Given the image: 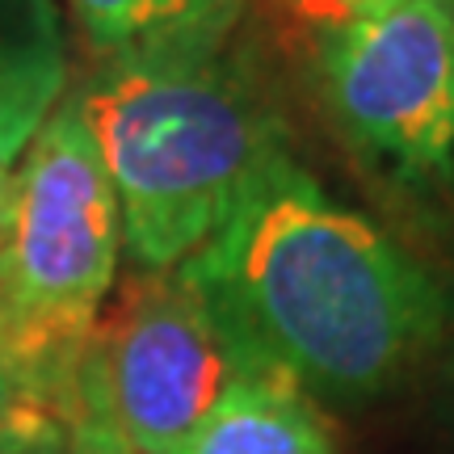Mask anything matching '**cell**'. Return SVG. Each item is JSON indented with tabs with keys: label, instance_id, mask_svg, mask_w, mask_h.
I'll return each mask as SVG.
<instances>
[{
	"label": "cell",
	"instance_id": "14",
	"mask_svg": "<svg viewBox=\"0 0 454 454\" xmlns=\"http://www.w3.org/2000/svg\"><path fill=\"white\" fill-rule=\"evenodd\" d=\"M4 442H9V438H0V446H4Z\"/></svg>",
	"mask_w": 454,
	"mask_h": 454
},
{
	"label": "cell",
	"instance_id": "11",
	"mask_svg": "<svg viewBox=\"0 0 454 454\" xmlns=\"http://www.w3.org/2000/svg\"><path fill=\"white\" fill-rule=\"evenodd\" d=\"M64 454H135L118 442H106V438H84V434H72V450Z\"/></svg>",
	"mask_w": 454,
	"mask_h": 454
},
{
	"label": "cell",
	"instance_id": "2",
	"mask_svg": "<svg viewBox=\"0 0 454 454\" xmlns=\"http://www.w3.org/2000/svg\"><path fill=\"white\" fill-rule=\"evenodd\" d=\"M227 38L106 59L76 93L139 270L185 265L282 156L274 106Z\"/></svg>",
	"mask_w": 454,
	"mask_h": 454
},
{
	"label": "cell",
	"instance_id": "6",
	"mask_svg": "<svg viewBox=\"0 0 454 454\" xmlns=\"http://www.w3.org/2000/svg\"><path fill=\"white\" fill-rule=\"evenodd\" d=\"M67 98L64 38L47 0H0V160H17Z\"/></svg>",
	"mask_w": 454,
	"mask_h": 454
},
{
	"label": "cell",
	"instance_id": "3",
	"mask_svg": "<svg viewBox=\"0 0 454 454\" xmlns=\"http://www.w3.org/2000/svg\"><path fill=\"white\" fill-rule=\"evenodd\" d=\"M0 253V349L13 395L64 400L122 257V211L67 93L21 152Z\"/></svg>",
	"mask_w": 454,
	"mask_h": 454
},
{
	"label": "cell",
	"instance_id": "1",
	"mask_svg": "<svg viewBox=\"0 0 454 454\" xmlns=\"http://www.w3.org/2000/svg\"><path fill=\"white\" fill-rule=\"evenodd\" d=\"M261 366L333 400L391 387L446 325V294L282 152L181 265Z\"/></svg>",
	"mask_w": 454,
	"mask_h": 454
},
{
	"label": "cell",
	"instance_id": "12",
	"mask_svg": "<svg viewBox=\"0 0 454 454\" xmlns=\"http://www.w3.org/2000/svg\"><path fill=\"white\" fill-rule=\"evenodd\" d=\"M0 454H38V450H30V446H9V442H4V446H0Z\"/></svg>",
	"mask_w": 454,
	"mask_h": 454
},
{
	"label": "cell",
	"instance_id": "9",
	"mask_svg": "<svg viewBox=\"0 0 454 454\" xmlns=\"http://www.w3.org/2000/svg\"><path fill=\"white\" fill-rule=\"evenodd\" d=\"M282 4H286L294 17L316 21V26L325 30V26H333V21H340V17L357 13V9H366V4H374V0H282Z\"/></svg>",
	"mask_w": 454,
	"mask_h": 454
},
{
	"label": "cell",
	"instance_id": "7",
	"mask_svg": "<svg viewBox=\"0 0 454 454\" xmlns=\"http://www.w3.org/2000/svg\"><path fill=\"white\" fill-rule=\"evenodd\" d=\"M177 454H337V446L308 391L265 371L244 379Z\"/></svg>",
	"mask_w": 454,
	"mask_h": 454
},
{
	"label": "cell",
	"instance_id": "13",
	"mask_svg": "<svg viewBox=\"0 0 454 454\" xmlns=\"http://www.w3.org/2000/svg\"><path fill=\"white\" fill-rule=\"evenodd\" d=\"M9 391V379H4V349H0V395Z\"/></svg>",
	"mask_w": 454,
	"mask_h": 454
},
{
	"label": "cell",
	"instance_id": "4",
	"mask_svg": "<svg viewBox=\"0 0 454 454\" xmlns=\"http://www.w3.org/2000/svg\"><path fill=\"white\" fill-rule=\"evenodd\" d=\"M185 270H139L98 311L67 412L72 434L177 454L244 379L265 374Z\"/></svg>",
	"mask_w": 454,
	"mask_h": 454
},
{
	"label": "cell",
	"instance_id": "10",
	"mask_svg": "<svg viewBox=\"0 0 454 454\" xmlns=\"http://www.w3.org/2000/svg\"><path fill=\"white\" fill-rule=\"evenodd\" d=\"M9 223H13V168L0 160V253L9 240Z\"/></svg>",
	"mask_w": 454,
	"mask_h": 454
},
{
	"label": "cell",
	"instance_id": "8",
	"mask_svg": "<svg viewBox=\"0 0 454 454\" xmlns=\"http://www.w3.org/2000/svg\"><path fill=\"white\" fill-rule=\"evenodd\" d=\"M89 47L106 59L227 38L240 0H72Z\"/></svg>",
	"mask_w": 454,
	"mask_h": 454
},
{
	"label": "cell",
	"instance_id": "5",
	"mask_svg": "<svg viewBox=\"0 0 454 454\" xmlns=\"http://www.w3.org/2000/svg\"><path fill=\"white\" fill-rule=\"evenodd\" d=\"M333 118L374 160L454 177V0H374L320 30Z\"/></svg>",
	"mask_w": 454,
	"mask_h": 454
}]
</instances>
